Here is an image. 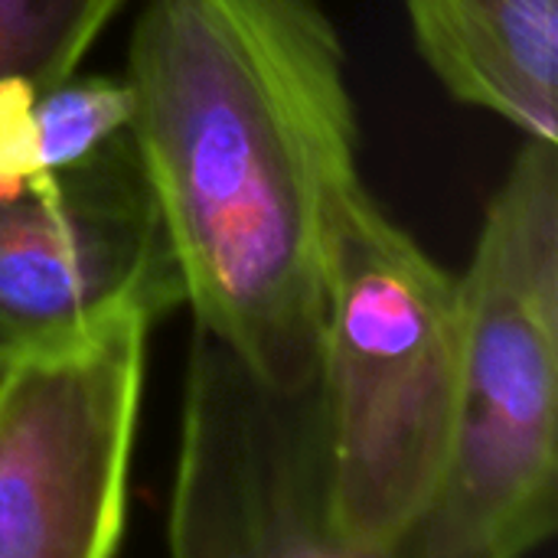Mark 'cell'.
I'll list each match as a JSON object with an SVG mask.
<instances>
[{
    "instance_id": "obj_1",
    "label": "cell",
    "mask_w": 558,
    "mask_h": 558,
    "mask_svg": "<svg viewBox=\"0 0 558 558\" xmlns=\"http://www.w3.org/2000/svg\"><path fill=\"white\" fill-rule=\"evenodd\" d=\"M324 0H144L131 137L193 324L278 386L317 376L360 114Z\"/></svg>"
},
{
    "instance_id": "obj_2",
    "label": "cell",
    "mask_w": 558,
    "mask_h": 558,
    "mask_svg": "<svg viewBox=\"0 0 558 558\" xmlns=\"http://www.w3.org/2000/svg\"><path fill=\"white\" fill-rule=\"evenodd\" d=\"M461 281L353 180L333 206L320 389L347 558H399L454 445Z\"/></svg>"
},
{
    "instance_id": "obj_3",
    "label": "cell",
    "mask_w": 558,
    "mask_h": 558,
    "mask_svg": "<svg viewBox=\"0 0 558 558\" xmlns=\"http://www.w3.org/2000/svg\"><path fill=\"white\" fill-rule=\"evenodd\" d=\"M458 281L454 445L399 558H523L558 533V141H523Z\"/></svg>"
},
{
    "instance_id": "obj_4",
    "label": "cell",
    "mask_w": 558,
    "mask_h": 558,
    "mask_svg": "<svg viewBox=\"0 0 558 558\" xmlns=\"http://www.w3.org/2000/svg\"><path fill=\"white\" fill-rule=\"evenodd\" d=\"M128 307L0 369V558H111L128 533L147 340Z\"/></svg>"
},
{
    "instance_id": "obj_5",
    "label": "cell",
    "mask_w": 558,
    "mask_h": 558,
    "mask_svg": "<svg viewBox=\"0 0 558 558\" xmlns=\"http://www.w3.org/2000/svg\"><path fill=\"white\" fill-rule=\"evenodd\" d=\"M167 507L177 558H347L320 376L278 386L193 324Z\"/></svg>"
},
{
    "instance_id": "obj_6",
    "label": "cell",
    "mask_w": 558,
    "mask_h": 558,
    "mask_svg": "<svg viewBox=\"0 0 558 558\" xmlns=\"http://www.w3.org/2000/svg\"><path fill=\"white\" fill-rule=\"evenodd\" d=\"M183 278L131 131L0 206V353L85 333L128 307L160 317Z\"/></svg>"
},
{
    "instance_id": "obj_7",
    "label": "cell",
    "mask_w": 558,
    "mask_h": 558,
    "mask_svg": "<svg viewBox=\"0 0 558 558\" xmlns=\"http://www.w3.org/2000/svg\"><path fill=\"white\" fill-rule=\"evenodd\" d=\"M422 62L461 105L558 141V0H402Z\"/></svg>"
},
{
    "instance_id": "obj_8",
    "label": "cell",
    "mask_w": 558,
    "mask_h": 558,
    "mask_svg": "<svg viewBox=\"0 0 558 558\" xmlns=\"http://www.w3.org/2000/svg\"><path fill=\"white\" fill-rule=\"evenodd\" d=\"M131 0H0V78L46 88L72 75Z\"/></svg>"
},
{
    "instance_id": "obj_9",
    "label": "cell",
    "mask_w": 558,
    "mask_h": 558,
    "mask_svg": "<svg viewBox=\"0 0 558 558\" xmlns=\"http://www.w3.org/2000/svg\"><path fill=\"white\" fill-rule=\"evenodd\" d=\"M131 88L124 75L78 69L36 92V150L39 170L52 173L101 150L118 134L131 131Z\"/></svg>"
},
{
    "instance_id": "obj_10",
    "label": "cell",
    "mask_w": 558,
    "mask_h": 558,
    "mask_svg": "<svg viewBox=\"0 0 558 558\" xmlns=\"http://www.w3.org/2000/svg\"><path fill=\"white\" fill-rule=\"evenodd\" d=\"M36 85L20 75L0 78V206L43 177L36 150Z\"/></svg>"
},
{
    "instance_id": "obj_11",
    "label": "cell",
    "mask_w": 558,
    "mask_h": 558,
    "mask_svg": "<svg viewBox=\"0 0 558 558\" xmlns=\"http://www.w3.org/2000/svg\"><path fill=\"white\" fill-rule=\"evenodd\" d=\"M3 363H7V356H3V353H0V369H3Z\"/></svg>"
}]
</instances>
